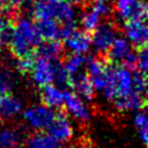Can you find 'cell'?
Listing matches in <instances>:
<instances>
[{"mask_svg":"<svg viewBox=\"0 0 148 148\" xmlns=\"http://www.w3.org/2000/svg\"><path fill=\"white\" fill-rule=\"evenodd\" d=\"M1 47H2V42H1V39H0V51H1Z\"/></svg>","mask_w":148,"mask_h":148,"instance_id":"f1b7e54d","label":"cell"},{"mask_svg":"<svg viewBox=\"0 0 148 148\" xmlns=\"http://www.w3.org/2000/svg\"><path fill=\"white\" fill-rule=\"evenodd\" d=\"M40 101L47 108H60L64 104V91L57 86L49 83L40 87Z\"/></svg>","mask_w":148,"mask_h":148,"instance_id":"7c38bea8","label":"cell"},{"mask_svg":"<svg viewBox=\"0 0 148 148\" xmlns=\"http://www.w3.org/2000/svg\"><path fill=\"white\" fill-rule=\"evenodd\" d=\"M64 40L65 47L69 50L72 53L84 54L89 51L91 46L90 35L86 31H79L76 29L73 32H71L66 38H64Z\"/></svg>","mask_w":148,"mask_h":148,"instance_id":"30bf717a","label":"cell"},{"mask_svg":"<svg viewBox=\"0 0 148 148\" xmlns=\"http://www.w3.org/2000/svg\"><path fill=\"white\" fill-rule=\"evenodd\" d=\"M87 74L97 90H103L108 80L109 62L104 58H87Z\"/></svg>","mask_w":148,"mask_h":148,"instance_id":"277c9868","label":"cell"},{"mask_svg":"<svg viewBox=\"0 0 148 148\" xmlns=\"http://www.w3.org/2000/svg\"><path fill=\"white\" fill-rule=\"evenodd\" d=\"M49 134L52 135L57 141L65 142L73 136V127L65 112L56 113L52 123L47 127Z\"/></svg>","mask_w":148,"mask_h":148,"instance_id":"5b68a950","label":"cell"},{"mask_svg":"<svg viewBox=\"0 0 148 148\" xmlns=\"http://www.w3.org/2000/svg\"><path fill=\"white\" fill-rule=\"evenodd\" d=\"M69 87L74 90L76 95L82 97L86 101H91L94 98L95 88L91 84V81L87 73H76L75 75L71 76V84Z\"/></svg>","mask_w":148,"mask_h":148,"instance_id":"8fae6325","label":"cell"},{"mask_svg":"<svg viewBox=\"0 0 148 148\" xmlns=\"http://www.w3.org/2000/svg\"><path fill=\"white\" fill-rule=\"evenodd\" d=\"M18 132L10 127L0 128V148H15L18 145Z\"/></svg>","mask_w":148,"mask_h":148,"instance_id":"44dd1931","label":"cell"},{"mask_svg":"<svg viewBox=\"0 0 148 148\" xmlns=\"http://www.w3.org/2000/svg\"><path fill=\"white\" fill-rule=\"evenodd\" d=\"M24 120L32 127L38 131L46 130L49 125L52 123L56 113L51 108L45 105H38L29 108L24 111Z\"/></svg>","mask_w":148,"mask_h":148,"instance_id":"3957f363","label":"cell"},{"mask_svg":"<svg viewBox=\"0 0 148 148\" xmlns=\"http://www.w3.org/2000/svg\"><path fill=\"white\" fill-rule=\"evenodd\" d=\"M67 112L81 121H87L89 119V110L83 103L81 97L72 91H64V104Z\"/></svg>","mask_w":148,"mask_h":148,"instance_id":"52a82bcc","label":"cell"},{"mask_svg":"<svg viewBox=\"0 0 148 148\" xmlns=\"http://www.w3.org/2000/svg\"><path fill=\"white\" fill-rule=\"evenodd\" d=\"M10 20L8 18V16H5L3 15V7H0V31L1 29L9 22Z\"/></svg>","mask_w":148,"mask_h":148,"instance_id":"4316f807","label":"cell"},{"mask_svg":"<svg viewBox=\"0 0 148 148\" xmlns=\"http://www.w3.org/2000/svg\"><path fill=\"white\" fill-rule=\"evenodd\" d=\"M136 50V65L135 68L143 73L147 74V67H148V53H147V47L146 46H140L135 47Z\"/></svg>","mask_w":148,"mask_h":148,"instance_id":"d4e9b609","label":"cell"},{"mask_svg":"<svg viewBox=\"0 0 148 148\" xmlns=\"http://www.w3.org/2000/svg\"><path fill=\"white\" fill-rule=\"evenodd\" d=\"M28 148H59L60 142L57 141L49 133L37 132L29 136L28 139Z\"/></svg>","mask_w":148,"mask_h":148,"instance_id":"e0dca14e","label":"cell"},{"mask_svg":"<svg viewBox=\"0 0 148 148\" xmlns=\"http://www.w3.org/2000/svg\"><path fill=\"white\" fill-rule=\"evenodd\" d=\"M147 114L145 111H141L139 110V112L134 116V124L139 131V135L141 138V141L146 145L147 143V139H148V135H147V132H148V125H147Z\"/></svg>","mask_w":148,"mask_h":148,"instance_id":"603a6c76","label":"cell"},{"mask_svg":"<svg viewBox=\"0 0 148 148\" xmlns=\"http://www.w3.org/2000/svg\"><path fill=\"white\" fill-rule=\"evenodd\" d=\"M112 10L124 23L131 21H146L147 5L145 0H112Z\"/></svg>","mask_w":148,"mask_h":148,"instance_id":"6da1fadb","label":"cell"},{"mask_svg":"<svg viewBox=\"0 0 148 148\" xmlns=\"http://www.w3.org/2000/svg\"><path fill=\"white\" fill-rule=\"evenodd\" d=\"M132 47L127 42V39L123 37H116L111 43V45L109 46V49L106 50V52L104 53L105 54L104 59L109 64L121 65V62L124 61V59L126 58V56L130 53Z\"/></svg>","mask_w":148,"mask_h":148,"instance_id":"9c48e42d","label":"cell"},{"mask_svg":"<svg viewBox=\"0 0 148 148\" xmlns=\"http://www.w3.org/2000/svg\"><path fill=\"white\" fill-rule=\"evenodd\" d=\"M71 3H74V5H83L86 3L88 0H68Z\"/></svg>","mask_w":148,"mask_h":148,"instance_id":"83f0119b","label":"cell"},{"mask_svg":"<svg viewBox=\"0 0 148 148\" xmlns=\"http://www.w3.org/2000/svg\"><path fill=\"white\" fill-rule=\"evenodd\" d=\"M23 109L22 102L10 92H0V117L12 118Z\"/></svg>","mask_w":148,"mask_h":148,"instance_id":"5bb4252c","label":"cell"},{"mask_svg":"<svg viewBox=\"0 0 148 148\" xmlns=\"http://www.w3.org/2000/svg\"><path fill=\"white\" fill-rule=\"evenodd\" d=\"M124 32L127 37V39L135 46H146L147 45V25L145 21H131L126 22L124 27Z\"/></svg>","mask_w":148,"mask_h":148,"instance_id":"ba28073f","label":"cell"},{"mask_svg":"<svg viewBox=\"0 0 148 148\" xmlns=\"http://www.w3.org/2000/svg\"><path fill=\"white\" fill-rule=\"evenodd\" d=\"M16 77L8 68H0V92H10L15 87Z\"/></svg>","mask_w":148,"mask_h":148,"instance_id":"7402d4cb","label":"cell"},{"mask_svg":"<svg viewBox=\"0 0 148 148\" xmlns=\"http://www.w3.org/2000/svg\"><path fill=\"white\" fill-rule=\"evenodd\" d=\"M101 16L92 10L90 7H87L80 15V23L83 28V31L88 32L89 35L98 27Z\"/></svg>","mask_w":148,"mask_h":148,"instance_id":"ac0fdd59","label":"cell"},{"mask_svg":"<svg viewBox=\"0 0 148 148\" xmlns=\"http://www.w3.org/2000/svg\"><path fill=\"white\" fill-rule=\"evenodd\" d=\"M91 45L98 53H105L117 36V28L111 21H105L90 34Z\"/></svg>","mask_w":148,"mask_h":148,"instance_id":"7a4b0ae2","label":"cell"},{"mask_svg":"<svg viewBox=\"0 0 148 148\" xmlns=\"http://www.w3.org/2000/svg\"><path fill=\"white\" fill-rule=\"evenodd\" d=\"M64 46L61 43L57 40H45L40 42V44L35 50V56L45 58L49 60H57L62 54Z\"/></svg>","mask_w":148,"mask_h":148,"instance_id":"2e32d148","label":"cell"},{"mask_svg":"<svg viewBox=\"0 0 148 148\" xmlns=\"http://www.w3.org/2000/svg\"><path fill=\"white\" fill-rule=\"evenodd\" d=\"M53 64H54V60H49V59L40 58V57H37L34 60L30 72H31L34 81L39 87L52 83V81H53Z\"/></svg>","mask_w":148,"mask_h":148,"instance_id":"8992f818","label":"cell"},{"mask_svg":"<svg viewBox=\"0 0 148 148\" xmlns=\"http://www.w3.org/2000/svg\"><path fill=\"white\" fill-rule=\"evenodd\" d=\"M117 109L119 111H130V110H142L146 108V96L138 92L131 91L130 94L117 97L113 99Z\"/></svg>","mask_w":148,"mask_h":148,"instance_id":"4fadbf2b","label":"cell"},{"mask_svg":"<svg viewBox=\"0 0 148 148\" xmlns=\"http://www.w3.org/2000/svg\"><path fill=\"white\" fill-rule=\"evenodd\" d=\"M34 60H35L34 54L32 56H24V57L17 58V60H16V68H17V71L20 73H22V74H25V73L30 72L31 67H32V64H34Z\"/></svg>","mask_w":148,"mask_h":148,"instance_id":"484cf974","label":"cell"},{"mask_svg":"<svg viewBox=\"0 0 148 148\" xmlns=\"http://www.w3.org/2000/svg\"><path fill=\"white\" fill-rule=\"evenodd\" d=\"M88 3L99 16H109L112 13V0H90Z\"/></svg>","mask_w":148,"mask_h":148,"instance_id":"cb8c5ba5","label":"cell"},{"mask_svg":"<svg viewBox=\"0 0 148 148\" xmlns=\"http://www.w3.org/2000/svg\"><path fill=\"white\" fill-rule=\"evenodd\" d=\"M52 82H54L56 86L60 89L69 88V84H71V75L66 72L62 64H60L58 59L54 60V64H53V81Z\"/></svg>","mask_w":148,"mask_h":148,"instance_id":"ffe728a7","label":"cell"},{"mask_svg":"<svg viewBox=\"0 0 148 148\" xmlns=\"http://www.w3.org/2000/svg\"><path fill=\"white\" fill-rule=\"evenodd\" d=\"M87 58L88 57H84L83 54H80V53H72L64 60L62 66L66 69V72L72 76L79 73L82 66L86 65Z\"/></svg>","mask_w":148,"mask_h":148,"instance_id":"d6986e66","label":"cell"},{"mask_svg":"<svg viewBox=\"0 0 148 148\" xmlns=\"http://www.w3.org/2000/svg\"><path fill=\"white\" fill-rule=\"evenodd\" d=\"M35 27L44 40H57L60 38V24L53 18L35 20Z\"/></svg>","mask_w":148,"mask_h":148,"instance_id":"9a60e30c","label":"cell"}]
</instances>
